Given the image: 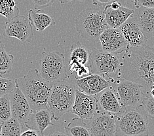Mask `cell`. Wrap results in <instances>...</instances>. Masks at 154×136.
<instances>
[{"label":"cell","mask_w":154,"mask_h":136,"mask_svg":"<svg viewBox=\"0 0 154 136\" xmlns=\"http://www.w3.org/2000/svg\"><path fill=\"white\" fill-rule=\"evenodd\" d=\"M121 74L124 79L140 85L145 97L150 96L154 83V48H129L123 55Z\"/></svg>","instance_id":"6da1fadb"},{"label":"cell","mask_w":154,"mask_h":136,"mask_svg":"<svg viewBox=\"0 0 154 136\" xmlns=\"http://www.w3.org/2000/svg\"><path fill=\"white\" fill-rule=\"evenodd\" d=\"M14 81L28 100L32 113L49 109L48 100L53 83L42 78L38 69H31L26 75Z\"/></svg>","instance_id":"7a4b0ae2"},{"label":"cell","mask_w":154,"mask_h":136,"mask_svg":"<svg viewBox=\"0 0 154 136\" xmlns=\"http://www.w3.org/2000/svg\"><path fill=\"white\" fill-rule=\"evenodd\" d=\"M75 28L84 39L97 42L100 35L108 28L104 10L99 7L87 8L75 18Z\"/></svg>","instance_id":"3957f363"},{"label":"cell","mask_w":154,"mask_h":136,"mask_svg":"<svg viewBox=\"0 0 154 136\" xmlns=\"http://www.w3.org/2000/svg\"><path fill=\"white\" fill-rule=\"evenodd\" d=\"M137 109H125L116 116V136H148L149 122L146 111Z\"/></svg>","instance_id":"277c9868"},{"label":"cell","mask_w":154,"mask_h":136,"mask_svg":"<svg viewBox=\"0 0 154 136\" xmlns=\"http://www.w3.org/2000/svg\"><path fill=\"white\" fill-rule=\"evenodd\" d=\"M75 89L76 86L68 79L53 83L48 107L53 114V120H58L64 114L72 111Z\"/></svg>","instance_id":"5b68a950"},{"label":"cell","mask_w":154,"mask_h":136,"mask_svg":"<svg viewBox=\"0 0 154 136\" xmlns=\"http://www.w3.org/2000/svg\"><path fill=\"white\" fill-rule=\"evenodd\" d=\"M89 62L91 74L113 78L121 73L122 60L117 54L106 53L93 47L90 52Z\"/></svg>","instance_id":"8992f818"},{"label":"cell","mask_w":154,"mask_h":136,"mask_svg":"<svg viewBox=\"0 0 154 136\" xmlns=\"http://www.w3.org/2000/svg\"><path fill=\"white\" fill-rule=\"evenodd\" d=\"M65 57L59 52H43L39 61L38 72L42 78L50 83L63 81L68 78Z\"/></svg>","instance_id":"52a82bcc"},{"label":"cell","mask_w":154,"mask_h":136,"mask_svg":"<svg viewBox=\"0 0 154 136\" xmlns=\"http://www.w3.org/2000/svg\"><path fill=\"white\" fill-rule=\"evenodd\" d=\"M111 87L125 109H137L142 106L146 97L142 88L138 84L122 78L117 80Z\"/></svg>","instance_id":"ba28073f"},{"label":"cell","mask_w":154,"mask_h":136,"mask_svg":"<svg viewBox=\"0 0 154 136\" xmlns=\"http://www.w3.org/2000/svg\"><path fill=\"white\" fill-rule=\"evenodd\" d=\"M86 127L91 136H116V116L105 112L96 113Z\"/></svg>","instance_id":"9c48e42d"},{"label":"cell","mask_w":154,"mask_h":136,"mask_svg":"<svg viewBox=\"0 0 154 136\" xmlns=\"http://www.w3.org/2000/svg\"><path fill=\"white\" fill-rule=\"evenodd\" d=\"M5 26V35L7 37L18 39L23 43L31 42L34 33L33 27L27 17L19 15L7 21Z\"/></svg>","instance_id":"30bf717a"},{"label":"cell","mask_w":154,"mask_h":136,"mask_svg":"<svg viewBox=\"0 0 154 136\" xmlns=\"http://www.w3.org/2000/svg\"><path fill=\"white\" fill-rule=\"evenodd\" d=\"M9 95L12 118L17 120L24 127L32 113L30 104L16 83L15 87Z\"/></svg>","instance_id":"8fae6325"},{"label":"cell","mask_w":154,"mask_h":136,"mask_svg":"<svg viewBox=\"0 0 154 136\" xmlns=\"http://www.w3.org/2000/svg\"><path fill=\"white\" fill-rule=\"evenodd\" d=\"M98 110V99L94 95L82 92L76 88L75 100L71 112L84 120L92 119Z\"/></svg>","instance_id":"7c38bea8"},{"label":"cell","mask_w":154,"mask_h":136,"mask_svg":"<svg viewBox=\"0 0 154 136\" xmlns=\"http://www.w3.org/2000/svg\"><path fill=\"white\" fill-rule=\"evenodd\" d=\"M99 40L102 51L106 53L118 54L125 53L129 49V45L119 29L108 28L100 35Z\"/></svg>","instance_id":"4fadbf2b"},{"label":"cell","mask_w":154,"mask_h":136,"mask_svg":"<svg viewBox=\"0 0 154 136\" xmlns=\"http://www.w3.org/2000/svg\"><path fill=\"white\" fill-rule=\"evenodd\" d=\"M76 88L82 92L95 95L111 86V83L104 77L97 74H91L82 79H75Z\"/></svg>","instance_id":"5bb4252c"},{"label":"cell","mask_w":154,"mask_h":136,"mask_svg":"<svg viewBox=\"0 0 154 136\" xmlns=\"http://www.w3.org/2000/svg\"><path fill=\"white\" fill-rule=\"evenodd\" d=\"M129 48H138L147 45L145 38L132 15L122 26L118 28Z\"/></svg>","instance_id":"9a60e30c"},{"label":"cell","mask_w":154,"mask_h":136,"mask_svg":"<svg viewBox=\"0 0 154 136\" xmlns=\"http://www.w3.org/2000/svg\"><path fill=\"white\" fill-rule=\"evenodd\" d=\"M133 17L146 39L154 37V8L137 9Z\"/></svg>","instance_id":"2e32d148"},{"label":"cell","mask_w":154,"mask_h":136,"mask_svg":"<svg viewBox=\"0 0 154 136\" xmlns=\"http://www.w3.org/2000/svg\"><path fill=\"white\" fill-rule=\"evenodd\" d=\"M134 10L122 5L117 9H112L109 4L104 9L105 19L108 28L118 29L133 15Z\"/></svg>","instance_id":"e0dca14e"},{"label":"cell","mask_w":154,"mask_h":136,"mask_svg":"<svg viewBox=\"0 0 154 136\" xmlns=\"http://www.w3.org/2000/svg\"><path fill=\"white\" fill-rule=\"evenodd\" d=\"M98 102L105 113L117 116L125 111L111 86L102 92Z\"/></svg>","instance_id":"ac0fdd59"},{"label":"cell","mask_w":154,"mask_h":136,"mask_svg":"<svg viewBox=\"0 0 154 136\" xmlns=\"http://www.w3.org/2000/svg\"><path fill=\"white\" fill-rule=\"evenodd\" d=\"M53 120V114L49 109H42L32 113L28 122L24 127L38 131L40 134L43 133L49 126H55L51 122Z\"/></svg>","instance_id":"d6986e66"},{"label":"cell","mask_w":154,"mask_h":136,"mask_svg":"<svg viewBox=\"0 0 154 136\" xmlns=\"http://www.w3.org/2000/svg\"><path fill=\"white\" fill-rule=\"evenodd\" d=\"M90 53L80 42L72 45L69 54L68 68L78 65H87L89 61Z\"/></svg>","instance_id":"ffe728a7"},{"label":"cell","mask_w":154,"mask_h":136,"mask_svg":"<svg viewBox=\"0 0 154 136\" xmlns=\"http://www.w3.org/2000/svg\"><path fill=\"white\" fill-rule=\"evenodd\" d=\"M28 19L32 27L38 32H43L51 26L55 25V20L53 18L45 13H39L30 10L28 13Z\"/></svg>","instance_id":"44dd1931"},{"label":"cell","mask_w":154,"mask_h":136,"mask_svg":"<svg viewBox=\"0 0 154 136\" xmlns=\"http://www.w3.org/2000/svg\"><path fill=\"white\" fill-rule=\"evenodd\" d=\"M14 56L7 53L4 44L0 41V75L7 74L12 71Z\"/></svg>","instance_id":"7402d4cb"},{"label":"cell","mask_w":154,"mask_h":136,"mask_svg":"<svg viewBox=\"0 0 154 136\" xmlns=\"http://www.w3.org/2000/svg\"><path fill=\"white\" fill-rule=\"evenodd\" d=\"M0 15L4 17L7 21L19 15V9L17 3L13 0H0Z\"/></svg>","instance_id":"603a6c76"},{"label":"cell","mask_w":154,"mask_h":136,"mask_svg":"<svg viewBox=\"0 0 154 136\" xmlns=\"http://www.w3.org/2000/svg\"><path fill=\"white\" fill-rule=\"evenodd\" d=\"M23 128L19 121L11 118L3 123L2 136H20Z\"/></svg>","instance_id":"cb8c5ba5"},{"label":"cell","mask_w":154,"mask_h":136,"mask_svg":"<svg viewBox=\"0 0 154 136\" xmlns=\"http://www.w3.org/2000/svg\"><path fill=\"white\" fill-rule=\"evenodd\" d=\"M12 118L9 94L0 98V120L5 122Z\"/></svg>","instance_id":"d4e9b609"},{"label":"cell","mask_w":154,"mask_h":136,"mask_svg":"<svg viewBox=\"0 0 154 136\" xmlns=\"http://www.w3.org/2000/svg\"><path fill=\"white\" fill-rule=\"evenodd\" d=\"M65 130L71 136H91L89 130L86 127V124H74L73 126H68L65 128Z\"/></svg>","instance_id":"484cf974"},{"label":"cell","mask_w":154,"mask_h":136,"mask_svg":"<svg viewBox=\"0 0 154 136\" xmlns=\"http://www.w3.org/2000/svg\"><path fill=\"white\" fill-rule=\"evenodd\" d=\"M15 87V82L0 75V98L9 94Z\"/></svg>","instance_id":"4316f807"},{"label":"cell","mask_w":154,"mask_h":136,"mask_svg":"<svg viewBox=\"0 0 154 136\" xmlns=\"http://www.w3.org/2000/svg\"><path fill=\"white\" fill-rule=\"evenodd\" d=\"M142 107L147 115L154 118V99L153 98L146 97L142 102Z\"/></svg>","instance_id":"83f0119b"},{"label":"cell","mask_w":154,"mask_h":136,"mask_svg":"<svg viewBox=\"0 0 154 136\" xmlns=\"http://www.w3.org/2000/svg\"><path fill=\"white\" fill-rule=\"evenodd\" d=\"M132 3L137 9L154 8V0H135Z\"/></svg>","instance_id":"f1b7e54d"},{"label":"cell","mask_w":154,"mask_h":136,"mask_svg":"<svg viewBox=\"0 0 154 136\" xmlns=\"http://www.w3.org/2000/svg\"><path fill=\"white\" fill-rule=\"evenodd\" d=\"M32 3H34V9L38 13L39 11H41L42 9L45 8V7L52 5L54 1H51V0H41V1L34 0V1H32Z\"/></svg>","instance_id":"f546056e"},{"label":"cell","mask_w":154,"mask_h":136,"mask_svg":"<svg viewBox=\"0 0 154 136\" xmlns=\"http://www.w3.org/2000/svg\"><path fill=\"white\" fill-rule=\"evenodd\" d=\"M41 134H40L37 130L31 129V128H27V130L22 132L20 136H40Z\"/></svg>","instance_id":"4dcf8cb0"},{"label":"cell","mask_w":154,"mask_h":136,"mask_svg":"<svg viewBox=\"0 0 154 136\" xmlns=\"http://www.w3.org/2000/svg\"><path fill=\"white\" fill-rule=\"evenodd\" d=\"M50 136H69V135L63 133V132L55 131V132H54V133L51 134Z\"/></svg>","instance_id":"1f68e13d"},{"label":"cell","mask_w":154,"mask_h":136,"mask_svg":"<svg viewBox=\"0 0 154 136\" xmlns=\"http://www.w3.org/2000/svg\"><path fill=\"white\" fill-rule=\"evenodd\" d=\"M150 96L154 99V83L153 84L151 90H150Z\"/></svg>","instance_id":"d6a6232c"},{"label":"cell","mask_w":154,"mask_h":136,"mask_svg":"<svg viewBox=\"0 0 154 136\" xmlns=\"http://www.w3.org/2000/svg\"><path fill=\"white\" fill-rule=\"evenodd\" d=\"M2 125H0V136H2Z\"/></svg>","instance_id":"836d02e7"},{"label":"cell","mask_w":154,"mask_h":136,"mask_svg":"<svg viewBox=\"0 0 154 136\" xmlns=\"http://www.w3.org/2000/svg\"><path fill=\"white\" fill-rule=\"evenodd\" d=\"M3 123V122H2V121L0 120V125H2Z\"/></svg>","instance_id":"e575fe53"},{"label":"cell","mask_w":154,"mask_h":136,"mask_svg":"<svg viewBox=\"0 0 154 136\" xmlns=\"http://www.w3.org/2000/svg\"><path fill=\"white\" fill-rule=\"evenodd\" d=\"M40 136H47V135H43V134H41V135Z\"/></svg>","instance_id":"d590c367"},{"label":"cell","mask_w":154,"mask_h":136,"mask_svg":"<svg viewBox=\"0 0 154 136\" xmlns=\"http://www.w3.org/2000/svg\"><path fill=\"white\" fill-rule=\"evenodd\" d=\"M152 136H154V135H152Z\"/></svg>","instance_id":"8d00e7d4"}]
</instances>
